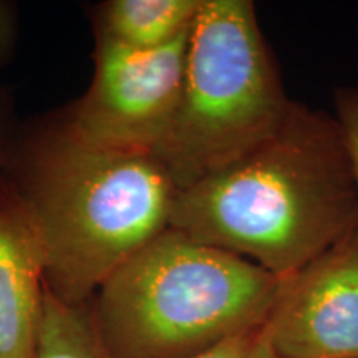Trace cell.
<instances>
[{
  "label": "cell",
  "mask_w": 358,
  "mask_h": 358,
  "mask_svg": "<svg viewBox=\"0 0 358 358\" xmlns=\"http://www.w3.org/2000/svg\"><path fill=\"white\" fill-rule=\"evenodd\" d=\"M20 155L13 186L45 256V284L66 303H90L101 284L169 227L176 186L153 155L90 141L69 120Z\"/></svg>",
  "instance_id": "2"
},
{
  "label": "cell",
  "mask_w": 358,
  "mask_h": 358,
  "mask_svg": "<svg viewBox=\"0 0 358 358\" xmlns=\"http://www.w3.org/2000/svg\"><path fill=\"white\" fill-rule=\"evenodd\" d=\"M35 358H108L90 303H66L45 289Z\"/></svg>",
  "instance_id": "9"
},
{
  "label": "cell",
  "mask_w": 358,
  "mask_h": 358,
  "mask_svg": "<svg viewBox=\"0 0 358 358\" xmlns=\"http://www.w3.org/2000/svg\"><path fill=\"white\" fill-rule=\"evenodd\" d=\"M266 325L279 358H358V227L282 279Z\"/></svg>",
  "instance_id": "6"
},
{
  "label": "cell",
  "mask_w": 358,
  "mask_h": 358,
  "mask_svg": "<svg viewBox=\"0 0 358 358\" xmlns=\"http://www.w3.org/2000/svg\"><path fill=\"white\" fill-rule=\"evenodd\" d=\"M282 279L168 227L90 302L108 358H191L267 322Z\"/></svg>",
  "instance_id": "3"
},
{
  "label": "cell",
  "mask_w": 358,
  "mask_h": 358,
  "mask_svg": "<svg viewBox=\"0 0 358 358\" xmlns=\"http://www.w3.org/2000/svg\"><path fill=\"white\" fill-rule=\"evenodd\" d=\"M335 120H337L355 176L358 189V87H342L334 93Z\"/></svg>",
  "instance_id": "11"
},
{
  "label": "cell",
  "mask_w": 358,
  "mask_h": 358,
  "mask_svg": "<svg viewBox=\"0 0 358 358\" xmlns=\"http://www.w3.org/2000/svg\"><path fill=\"white\" fill-rule=\"evenodd\" d=\"M189 35L155 50L100 35L95 77L69 118L71 127L98 145L155 155L176 115Z\"/></svg>",
  "instance_id": "5"
},
{
  "label": "cell",
  "mask_w": 358,
  "mask_h": 358,
  "mask_svg": "<svg viewBox=\"0 0 358 358\" xmlns=\"http://www.w3.org/2000/svg\"><path fill=\"white\" fill-rule=\"evenodd\" d=\"M15 153L17 140L10 103L0 95V169L12 164V159Z\"/></svg>",
  "instance_id": "12"
},
{
  "label": "cell",
  "mask_w": 358,
  "mask_h": 358,
  "mask_svg": "<svg viewBox=\"0 0 358 358\" xmlns=\"http://www.w3.org/2000/svg\"><path fill=\"white\" fill-rule=\"evenodd\" d=\"M201 7L203 0H111L103 6L100 35L155 50L189 34Z\"/></svg>",
  "instance_id": "8"
},
{
  "label": "cell",
  "mask_w": 358,
  "mask_h": 358,
  "mask_svg": "<svg viewBox=\"0 0 358 358\" xmlns=\"http://www.w3.org/2000/svg\"><path fill=\"white\" fill-rule=\"evenodd\" d=\"M12 8L0 2V60L8 52V48L12 47Z\"/></svg>",
  "instance_id": "13"
},
{
  "label": "cell",
  "mask_w": 358,
  "mask_h": 358,
  "mask_svg": "<svg viewBox=\"0 0 358 358\" xmlns=\"http://www.w3.org/2000/svg\"><path fill=\"white\" fill-rule=\"evenodd\" d=\"M292 103L254 2L203 0L176 115L153 156L176 189H186L271 136Z\"/></svg>",
  "instance_id": "4"
},
{
  "label": "cell",
  "mask_w": 358,
  "mask_h": 358,
  "mask_svg": "<svg viewBox=\"0 0 358 358\" xmlns=\"http://www.w3.org/2000/svg\"><path fill=\"white\" fill-rule=\"evenodd\" d=\"M191 358H279L272 347L266 322L222 340Z\"/></svg>",
  "instance_id": "10"
},
{
  "label": "cell",
  "mask_w": 358,
  "mask_h": 358,
  "mask_svg": "<svg viewBox=\"0 0 358 358\" xmlns=\"http://www.w3.org/2000/svg\"><path fill=\"white\" fill-rule=\"evenodd\" d=\"M169 227L280 279L358 227V189L334 115L294 101L271 136L176 192Z\"/></svg>",
  "instance_id": "1"
},
{
  "label": "cell",
  "mask_w": 358,
  "mask_h": 358,
  "mask_svg": "<svg viewBox=\"0 0 358 358\" xmlns=\"http://www.w3.org/2000/svg\"><path fill=\"white\" fill-rule=\"evenodd\" d=\"M45 256L15 189L0 191V358H35L43 310Z\"/></svg>",
  "instance_id": "7"
}]
</instances>
